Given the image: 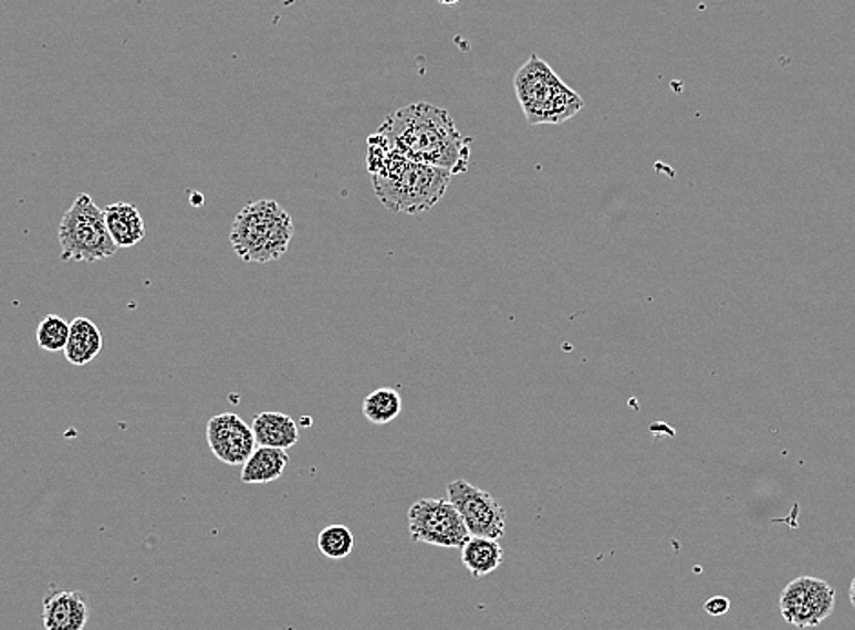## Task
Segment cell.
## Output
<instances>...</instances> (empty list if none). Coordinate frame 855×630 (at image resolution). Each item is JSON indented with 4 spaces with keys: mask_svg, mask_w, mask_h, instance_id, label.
<instances>
[{
    "mask_svg": "<svg viewBox=\"0 0 855 630\" xmlns=\"http://www.w3.org/2000/svg\"><path fill=\"white\" fill-rule=\"evenodd\" d=\"M392 151L414 162L461 175L470 166L471 138L462 137L450 113L430 102H414L389 113L377 129Z\"/></svg>",
    "mask_w": 855,
    "mask_h": 630,
    "instance_id": "cell-1",
    "label": "cell"
},
{
    "mask_svg": "<svg viewBox=\"0 0 855 630\" xmlns=\"http://www.w3.org/2000/svg\"><path fill=\"white\" fill-rule=\"evenodd\" d=\"M374 193L394 213L420 214L436 208L450 186L451 174L414 162L392 151L379 133L368 137L366 155Z\"/></svg>",
    "mask_w": 855,
    "mask_h": 630,
    "instance_id": "cell-2",
    "label": "cell"
},
{
    "mask_svg": "<svg viewBox=\"0 0 855 630\" xmlns=\"http://www.w3.org/2000/svg\"><path fill=\"white\" fill-rule=\"evenodd\" d=\"M295 225L286 209L275 200H257L237 213L230 244L242 262L268 264L281 259L292 242Z\"/></svg>",
    "mask_w": 855,
    "mask_h": 630,
    "instance_id": "cell-3",
    "label": "cell"
},
{
    "mask_svg": "<svg viewBox=\"0 0 855 630\" xmlns=\"http://www.w3.org/2000/svg\"><path fill=\"white\" fill-rule=\"evenodd\" d=\"M513 87L530 126L563 124L583 109L580 93L566 86L549 62L532 55L519 67Z\"/></svg>",
    "mask_w": 855,
    "mask_h": 630,
    "instance_id": "cell-4",
    "label": "cell"
},
{
    "mask_svg": "<svg viewBox=\"0 0 855 630\" xmlns=\"http://www.w3.org/2000/svg\"><path fill=\"white\" fill-rule=\"evenodd\" d=\"M56 239L64 262H98L112 259L118 248L110 237L104 209L98 208L87 193L79 195L66 213L62 214Z\"/></svg>",
    "mask_w": 855,
    "mask_h": 630,
    "instance_id": "cell-5",
    "label": "cell"
},
{
    "mask_svg": "<svg viewBox=\"0 0 855 630\" xmlns=\"http://www.w3.org/2000/svg\"><path fill=\"white\" fill-rule=\"evenodd\" d=\"M408 527L415 544L462 549L470 539L467 525L448 498H420L408 511Z\"/></svg>",
    "mask_w": 855,
    "mask_h": 630,
    "instance_id": "cell-6",
    "label": "cell"
},
{
    "mask_svg": "<svg viewBox=\"0 0 855 630\" xmlns=\"http://www.w3.org/2000/svg\"><path fill=\"white\" fill-rule=\"evenodd\" d=\"M446 494L473 538L499 542L507 534V511L492 493L471 485L467 480H453L446 485Z\"/></svg>",
    "mask_w": 855,
    "mask_h": 630,
    "instance_id": "cell-7",
    "label": "cell"
},
{
    "mask_svg": "<svg viewBox=\"0 0 855 630\" xmlns=\"http://www.w3.org/2000/svg\"><path fill=\"white\" fill-rule=\"evenodd\" d=\"M835 590L820 578H795L779 598V609L784 620L797 629L817 627L834 612Z\"/></svg>",
    "mask_w": 855,
    "mask_h": 630,
    "instance_id": "cell-8",
    "label": "cell"
},
{
    "mask_svg": "<svg viewBox=\"0 0 855 630\" xmlns=\"http://www.w3.org/2000/svg\"><path fill=\"white\" fill-rule=\"evenodd\" d=\"M206 442L211 454L231 468L244 465L257 449L251 426L236 412H222L210 418L206 426Z\"/></svg>",
    "mask_w": 855,
    "mask_h": 630,
    "instance_id": "cell-9",
    "label": "cell"
},
{
    "mask_svg": "<svg viewBox=\"0 0 855 630\" xmlns=\"http://www.w3.org/2000/svg\"><path fill=\"white\" fill-rule=\"evenodd\" d=\"M90 620V601L81 590H55L42 601L44 630H84Z\"/></svg>",
    "mask_w": 855,
    "mask_h": 630,
    "instance_id": "cell-10",
    "label": "cell"
},
{
    "mask_svg": "<svg viewBox=\"0 0 855 630\" xmlns=\"http://www.w3.org/2000/svg\"><path fill=\"white\" fill-rule=\"evenodd\" d=\"M257 448L281 449L288 451L301 440L299 426L284 412L267 411L257 414L251 423Z\"/></svg>",
    "mask_w": 855,
    "mask_h": 630,
    "instance_id": "cell-11",
    "label": "cell"
},
{
    "mask_svg": "<svg viewBox=\"0 0 855 630\" xmlns=\"http://www.w3.org/2000/svg\"><path fill=\"white\" fill-rule=\"evenodd\" d=\"M104 219L118 250L134 248L146 237V222L134 203H110L108 208H104Z\"/></svg>",
    "mask_w": 855,
    "mask_h": 630,
    "instance_id": "cell-12",
    "label": "cell"
},
{
    "mask_svg": "<svg viewBox=\"0 0 855 630\" xmlns=\"http://www.w3.org/2000/svg\"><path fill=\"white\" fill-rule=\"evenodd\" d=\"M103 344L101 329L92 321L79 316L70 324V338H67L64 355L73 366H86L101 355Z\"/></svg>",
    "mask_w": 855,
    "mask_h": 630,
    "instance_id": "cell-13",
    "label": "cell"
},
{
    "mask_svg": "<svg viewBox=\"0 0 855 630\" xmlns=\"http://www.w3.org/2000/svg\"><path fill=\"white\" fill-rule=\"evenodd\" d=\"M290 456L281 449L257 448L247 463L242 465L241 482L247 485L272 483L282 479L286 471Z\"/></svg>",
    "mask_w": 855,
    "mask_h": 630,
    "instance_id": "cell-14",
    "label": "cell"
},
{
    "mask_svg": "<svg viewBox=\"0 0 855 630\" xmlns=\"http://www.w3.org/2000/svg\"><path fill=\"white\" fill-rule=\"evenodd\" d=\"M461 550L462 564L467 567L468 573L476 578L492 575L504 561V549L497 539L470 536Z\"/></svg>",
    "mask_w": 855,
    "mask_h": 630,
    "instance_id": "cell-15",
    "label": "cell"
},
{
    "mask_svg": "<svg viewBox=\"0 0 855 630\" xmlns=\"http://www.w3.org/2000/svg\"><path fill=\"white\" fill-rule=\"evenodd\" d=\"M400 411H403V398H400L399 392L389 389V387L375 389L374 392H369L368 397L364 398V418L374 426H386V423L394 422L395 418L399 417Z\"/></svg>",
    "mask_w": 855,
    "mask_h": 630,
    "instance_id": "cell-16",
    "label": "cell"
},
{
    "mask_svg": "<svg viewBox=\"0 0 855 630\" xmlns=\"http://www.w3.org/2000/svg\"><path fill=\"white\" fill-rule=\"evenodd\" d=\"M317 547L330 559L348 558L354 553L355 536L346 525L333 524L319 533Z\"/></svg>",
    "mask_w": 855,
    "mask_h": 630,
    "instance_id": "cell-17",
    "label": "cell"
},
{
    "mask_svg": "<svg viewBox=\"0 0 855 630\" xmlns=\"http://www.w3.org/2000/svg\"><path fill=\"white\" fill-rule=\"evenodd\" d=\"M70 338V322L59 315H46L37 327V344L48 353L64 351Z\"/></svg>",
    "mask_w": 855,
    "mask_h": 630,
    "instance_id": "cell-18",
    "label": "cell"
},
{
    "mask_svg": "<svg viewBox=\"0 0 855 630\" xmlns=\"http://www.w3.org/2000/svg\"><path fill=\"white\" fill-rule=\"evenodd\" d=\"M702 609L707 610L710 616L727 615L728 610H730V600L724 598V596H713L702 606Z\"/></svg>",
    "mask_w": 855,
    "mask_h": 630,
    "instance_id": "cell-19",
    "label": "cell"
},
{
    "mask_svg": "<svg viewBox=\"0 0 855 630\" xmlns=\"http://www.w3.org/2000/svg\"><path fill=\"white\" fill-rule=\"evenodd\" d=\"M851 601H852V606L855 607V578L854 580H852V585H851Z\"/></svg>",
    "mask_w": 855,
    "mask_h": 630,
    "instance_id": "cell-20",
    "label": "cell"
}]
</instances>
